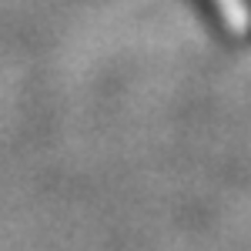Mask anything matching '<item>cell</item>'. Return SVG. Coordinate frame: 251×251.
Masks as SVG:
<instances>
[{"label": "cell", "mask_w": 251, "mask_h": 251, "mask_svg": "<svg viewBox=\"0 0 251 251\" xmlns=\"http://www.w3.org/2000/svg\"><path fill=\"white\" fill-rule=\"evenodd\" d=\"M245 7H248V14H251V0H245Z\"/></svg>", "instance_id": "cell-1"}]
</instances>
